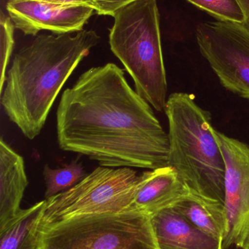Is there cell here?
I'll return each instance as SVG.
<instances>
[{"mask_svg":"<svg viewBox=\"0 0 249 249\" xmlns=\"http://www.w3.org/2000/svg\"><path fill=\"white\" fill-rule=\"evenodd\" d=\"M57 130L62 150L102 167L153 170L168 165V133L113 63L89 69L64 90Z\"/></svg>","mask_w":249,"mask_h":249,"instance_id":"obj_1","label":"cell"},{"mask_svg":"<svg viewBox=\"0 0 249 249\" xmlns=\"http://www.w3.org/2000/svg\"><path fill=\"white\" fill-rule=\"evenodd\" d=\"M71 34L38 35L19 50L7 71L1 106L30 140L40 133L67 79L100 41L94 30Z\"/></svg>","mask_w":249,"mask_h":249,"instance_id":"obj_2","label":"cell"},{"mask_svg":"<svg viewBox=\"0 0 249 249\" xmlns=\"http://www.w3.org/2000/svg\"><path fill=\"white\" fill-rule=\"evenodd\" d=\"M165 112L169 124L168 165L192 193L225 205L226 167L210 113L187 93L171 94Z\"/></svg>","mask_w":249,"mask_h":249,"instance_id":"obj_3","label":"cell"},{"mask_svg":"<svg viewBox=\"0 0 249 249\" xmlns=\"http://www.w3.org/2000/svg\"><path fill=\"white\" fill-rule=\"evenodd\" d=\"M111 51L135 86V91L158 112L166 107L168 83L156 0H139L114 16Z\"/></svg>","mask_w":249,"mask_h":249,"instance_id":"obj_4","label":"cell"},{"mask_svg":"<svg viewBox=\"0 0 249 249\" xmlns=\"http://www.w3.org/2000/svg\"><path fill=\"white\" fill-rule=\"evenodd\" d=\"M40 249H159L150 215L137 209L72 216L42 227Z\"/></svg>","mask_w":249,"mask_h":249,"instance_id":"obj_5","label":"cell"},{"mask_svg":"<svg viewBox=\"0 0 249 249\" xmlns=\"http://www.w3.org/2000/svg\"><path fill=\"white\" fill-rule=\"evenodd\" d=\"M141 175L128 167H98L67 191L45 200L42 228L79 215L136 209Z\"/></svg>","mask_w":249,"mask_h":249,"instance_id":"obj_6","label":"cell"},{"mask_svg":"<svg viewBox=\"0 0 249 249\" xmlns=\"http://www.w3.org/2000/svg\"><path fill=\"white\" fill-rule=\"evenodd\" d=\"M196 38L221 84L249 99V29L234 22H206L197 26Z\"/></svg>","mask_w":249,"mask_h":249,"instance_id":"obj_7","label":"cell"},{"mask_svg":"<svg viewBox=\"0 0 249 249\" xmlns=\"http://www.w3.org/2000/svg\"><path fill=\"white\" fill-rule=\"evenodd\" d=\"M225 160V208L228 231L222 248H244L249 232V147L237 139L213 130Z\"/></svg>","mask_w":249,"mask_h":249,"instance_id":"obj_8","label":"cell"},{"mask_svg":"<svg viewBox=\"0 0 249 249\" xmlns=\"http://www.w3.org/2000/svg\"><path fill=\"white\" fill-rule=\"evenodd\" d=\"M7 13L15 28L25 35L36 36L42 30L56 35L83 30L95 8L88 6H67L40 0H8Z\"/></svg>","mask_w":249,"mask_h":249,"instance_id":"obj_9","label":"cell"},{"mask_svg":"<svg viewBox=\"0 0 249 249\" xmlns=\"http://www.w3.org/2000/svg\"><path fill=\"white\" fill-rule=\"evenodd\" d=\"M191 190L170 165L141 174V181L134 200L136 209L152 215L172 207L191 194Z\"/></svg>","mask_w":249,"mask_h":249,"instance_id":"obj_10","label":"cell"},{"mask_svg":"<svg viewBox=\"0 0 249 249\" xmlns=\"http://www.w3.org/2000/svg\"><path fill=\"white\" fill-rule=\"evenodd\" d=\"M150 216L159 249H223L222 241L197 228L173 206Z\"/></svg>","mask_w":249,"mask_h":249,"instance_id":"obj_11","label":"cell"},{"mask_svg":"<svg viewBox=\"0 0 249 249\" xmlns=\"http://www.w3.org/2000/svg\"><path fill=\"white\" fill-rule=\"evenodd\" d=\"M29 184L23 158L0 140V228L21 210L20 202Z\"/></svg>","mask_w":249,"mask_h":249,"instance_id":"obj_12","label":"cell"},{"mask_svg":"<svg viewBox=\"0 0 249 249\" xmlns=\"http://www.w3.org/2000/svg\"><path fill=\"white\" fill-rule=\"evenodd\" d=\"M45 200L17 215L0 228V249H40Z\"/></svg>","mask_w":249,"mask_h":249,"instance_id":"obj_13","label":"cell"},{"mask_svg":"<svg viewBox=\"0 0 249 249\" xmlns=\"http://www.w3.org/2000/svg\"><path fill=\"white\" fill-rule=\"evenodd\" d=\"M173 207L197 228L223 242L228 231L225 205L191 193Z\"/></svg>","mask_w":249,"mask_h":249,"instance_id":"obj_14","label":"cell"},{"mask_svg":"<svg viewBox=\"0 0 249 249\" xmlns=\"http://www.w3.org/2000/svg\"><path fill=\"white\" fill-rule=\"evenodd\" d=\"M87 175L83 165L77 160H75L68 165L57 169H52L49 165H45L43 169L46 187L45 200L70 190L86 178Z\"/></svg>","mask_w":249,"mask_h":249,"instance_id":"obj_15","label":"cell"},{"mask_svg":"<svg viewBox=\"0 0 249 249\" xmlns=\"http://www.w3.org/2000/svg\"><path fill=\"white\" fill-rule=\"evenodd\" d=\"M211 14L219 20L244 24L245 16L238 0H187Z\"/></svg>","mask_w":249,"mask_h":249,"instance_id":"obj_16","label":"cell"},{"mask_svg":"<svg viewBox=\"0 0 249 249\" xmlns=\"http://www.w3.org/2000/svg\"><path fill=\"white\" fill-rule=\"evenodd\" d=\"M14 24L10 16L2 11L0 16V39H1V82L0 91L2 93L6 78V68L10 61L14 46Z\"/></svg>","mask_w":249,"mask_h":249,"instance_id":"obj_17","label":"cell"},{"mask_svg":"<svg viewBox=\"0 0 249 249\" xmlns=\"http://www.w3.org/2000/svg\"><path fill=\"white\" fill-rule=\"evenodd\" d=\"M96 3L95 13L99 16H110L114 17L115 15L129 4L139 0H95Z\"/></svg>","mask_w":249,"mask_h":249,"instance_id":"obj_18","label":"cell"},{"mask_svg":"<svg viewBox=\"0 0 249 249\" xmlns=\"http://www.w3.org/2000/svg\"><path fill=\"white\" fill-rule=\"evenodd\" d=\"M52 4H61L67 6H88L96 10V3L95 0H40Z\"/></svg>","mask_w":249,"mask_h":249,"instance_id":"obj_19","label":"cell"},{"mask_svg":"<svg viewBox=\"0 0 249 249\" xmlns=\"http://www.w3.org/2000/svg\"><path fill=\"white\" fill-rule=\"evenodd\" d=\"M245 16L244 26L249 29V0H238Z\"/></svg>","mask_w":249,"mask_h":249,"instance_id":"obj_20","label":"cell"},{"mask_svg":"<svg viewBox=\"0 0 249 249\" xmlns=\"http://www.w3.org/2000/svg\"><path fill=\"white\" fill-rule=\"evenodd\" d=\"M243 249H249V232L244 242V248Z\"/></svg>","mask_w":249,"mask_h":249,"instance_id":"obj_21","label":"cell"}]
</instances>
